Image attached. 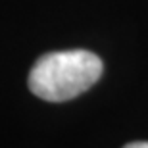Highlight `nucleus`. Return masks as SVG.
<instances>
[{
	"mask_svg": "<svg viewBox=\"0 0 148 148\" xmlns=\"http://www.w3.org/2000/svg\"><path fill=\"white\" fill-rule=\"evenodd\" d=\"M104 64L88 50H62L40 56L29 73L31 92L46 102H66L92 87Z\"/></svg>",
	"mask_w": 148,
	"mask_h": 148,
	"instance_id": "f257e3e1",
	"label": "nucleus"
},
{
	"mask_svg": "<svg viewBox=\"0 0 148 148\" xmlns=\"http://www.w3.org/2000/svg\"><path fill=\"white\" fill-rule=\"evenodd\" d=\"M123 148H148V143H129Z\"/></svg>",
	"mask_w": 148,
	"mask_h": 148,
	"instance_id": "f03ea898",
	"label": "nucleus"
}]
</instances>
